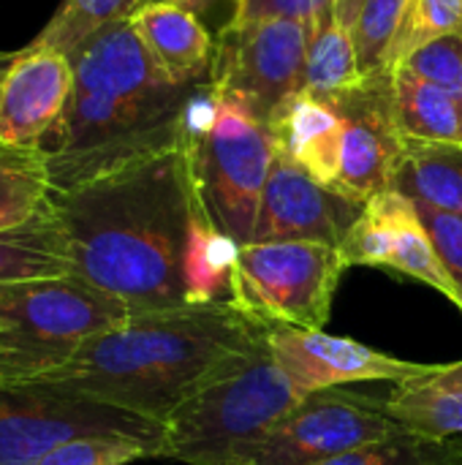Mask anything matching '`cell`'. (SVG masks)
<instances>
[{
  "mask_svg": "<svg viewBox=\"0 0 462 465\" xmlns=\"http://www.w3.org/2000/svg\"><path fill=\"white\" fill-rule=\"evenodd\" d=\"M71 275L131 313L188 305L185 251L202 210L188 147H174L68 191H52Z\"/></svg>",
  "mask_w": 462,
  "mask_h": 465,
  "instance_id": "cell-1",
  "label": "cell"
},
{
  "mask_svg": "<svg viewBox=\"0 0 462 465\" xmlns=\"http://www.w3.org/2000/svg\"><path fill=\"white\" fill-rule=\"evenodd\" d=\"M267 338L270 322L231 300L133 313L33 384L166 425L193 395L261 357Z\"/></svg>",
  "mask_w": 462,
  "mask_h": 465,
  "instance_id": "cell-2",
  "label": "cell"
},
{
  "mask_svg": "<svg viewBox=\"0 0 462 465\" xmlns=\"http://www.w3.org/2000/svg\"><path fill=\"white\" fill-rule=\"evenodd\" d=\"M71 63L74 93L65 117L41 150L52 191L185 144V112L196 84L172 82L131 19L90 38Z\"/></svg>",
  "mask_w": 462,
  "mask_h": 465,
  "instance_id": "cell-3",
  "label": "cell"
},
{
  "mask_svg": "<svg viewBox=\"0 0 462 465\" xmlns=\"http://www.w3.org/2000/svg\"><path fill=\"white\" fill-rule=\"evenodd\" d=\"M128 316L120 300L71 272L0 286V381L33 384L49 376Z\"/></svg>",
  "mask_w": 462,
  "mask_h": 465,
  "instance_id": "cell-4",
  "label": "cell"
},
{
  "mask_svg": "<svg viewBox=\"0 0 462 465\" xmlns=\"http://www.w3.org/2000/svg\"><path fill=\"white\" fill-rule=\"evenodd\" d=\"M302 401L305 395L267 349L240 373L182 403L163 425L158 458L188 465H237Z\"/></svg>",
  "mask_w": 462,
  "mask_h": 465,
  "instance_id": "cell-5",
  "label": "cell"
},
{
  "mask_svg": "<svg viewBox=\"0 0 462 465\" xmlns=\"http://www.w3.org/2000/svg\"><path fill=\"white\" fill-rule=\"evenodd\" d=\"M199 202L234 242H253L261 193L278 155V134L242 101L218 93L212 123L185 139Z\"/></svg>",
  "mask_w": 462,
  "mask_h": 465,
  "instance_id": "cell-6",
  "label": "cell"
},
{
  "mask_svg": "<svg viewBox=\"0 0 462 465\" xmlns=\"http://www.w3.org/2000/svg\"><path fill=\"white\" fill-rule=\"evenodd\" d=\"M346 270L332 245L248 242L234 264L231 302L264 322L324 330Z\"/></svg>",
  "mask_w": 462,
  "mask_h": 465,
  "instance_id": "cell-7",
  "label": "cell"
},
{
  "mask_svg": "<svg viewBox=\"0 0 462 465\" xmlns=\"http://www.w3.org/2000/svg\"><path fill=\"white\" fill-rule=\"evenodd\" d=\"M82 436H123L161 455L163 425L41 384L0 381V465H35L49 450Z\"/></svg>",
  "mask_w": 462,
  "mask_h": 465,
  "instance_id": "cell-8",
  "label": "cell"
},
{
  "mask_svg": "<svg viewBox=\"0 0 462 465\" xmlns=\"http://www.w3.org/2000/svg\"><path fill=\"white\" fill-rule=\"evenodd\" d=\"M308 35L305 19L229 22L215 44L210 87L272 123L294 95L305 93Z\"/></svg>",
  "mask_w": 462,
  "mask_h": 465,
  "instance_id": "cell-9",
  "label": "cell"
},
{
  "mask_svg": "<svg viewBox=\"0 0 462 465\" xmlns=\"http://www.w3.org/2000/svg\"><path fill=\"white\" fill-rule=\"evenodd\" d=\"M406 430L387 411V398L346 387L308 395L237 465H321L362 444Z\"/></svg>",
  "mask_w": 462,
  "mask_h": 465,
  "instance_id": "cell-10",
  "label": "cell"
},
{
  "mask_svg": "<svg viewBox=\"0 0 462 465\" xmlns=\"http://www.w3.org/2000/svg\"><path fill=\"white\" fill-rule=\"evenodd\" d=\"M343 117L340 174L335 191L368 204L392 191L395 169L403 158V134L392 106V71L368 76L359 87L329 101Z\"/></svg>",
  "mask_w": 462,
  "mask_h": 465,
  "instance_id": "cell-11",
  "label": "cell"
},
{
  "mask_svg": "<svg viewBox=\"0 0 462 465\" xmlns=\"http://www.w3.org/2000/svg\"><path fill=\"white\" fill-rule=\"evenodd\" d=\"M340 253L349 267H378L414 278L460 308V294L436 253L417 204L398 191H384L362 207Z\"/></svg>",
  "mask_w": 462,
  "mask_h": 465,
  "instance_id": "cell-12",
  "label": "cell"
},
{
  "mask_svg": "<svg viewBox=\"0 0 462 465\" xmlns=\"http://www.w3.org/2000/svg\"><path fill=\"white\" fill-rule=\"evenodd\" d=\"M267 343L278 368L305 398L359 381L400 384L428 371V365L392 357L351 338L327 335L324 330H302L270 322Z\"/></svg>",
  "mask_w": 462,
  "mask_h": 465,
  "instance_id": "cell-13",
  "label": "cell"
},
{
  "mask_svg": "<svg viewBox=\"0 0 462 465\" xmlns=\"http://www.w3.org/2000/svg\"><path fill=\"white\" fill-rule=\"evenodd\" d=\"M362 207L313 180L278 147L261 193L253 242H321L340 248Z\"/></svg>",
  "mask_w": 462,
  "mask_h": 465,
  "instance_id": "cell-14",
  "label": "cell"
},
{
  "mask_svg": "<svg viewBox=\"0 0 462 465\" xmlns=\"http://www.w3.org/2000/svg\"><path fill=\"white\" fill-rule=\"evenodd\" d=\"M74 93V63L54 49L14 52L0 79V144L44 150Z\"/></svg>",
  "mask_w": 462,
  "mask_h": 465,
  "instance_id": "cell-15",
  "label": "cell"
},
{
  "mask_svg": "<svg viewBox=\"0 0 462 465\" xmlns=\"http://www.w3.org/2000/svg\"><path fill=\"white\" fill-rule=\"evenodd\" d=\"M131 25L172 82L193 87L202 76H210L215 44L191 8L166 0H147L131 16Z\"/></svg>",
  "mask_w": 462,
  "mask_h": 465,
  "instance_id": "cell-16",
  "label": "cell"
},
{
  "mask_svg": "<svg viewBox=\"0 0 462 465\" xmlns=\"http://www.w3.org/2000/svg\"><path fill=\"white\" fill-rule=\"evenodd\" d=\"M272 128L280 150L291 155L313 180L335 191L343 147L340 112L329 101L300 93L275 114Z\"/></svg>",
  "mask_w": 462,
  "mask_h": 465,
  "instance_id": "cell-17",
  "label": "cell"
},
{
  "mask_svg": "<svg viewBox=\"0 0 462 465\" xmlns=\"http://www.w3.org/2000/svg\"><path fill=\"white\" fill-rule=\"evenodd\" d=\"M387 411L406 430L428 439L462 436V360L428 365L425 373L392 384Z\"/></svg>",
  "mask_w": 462,
  "mask_h": 465,
  "instance_id": "cell-18",
  "label": "cell"
},
{
  "mask_svg": "<svg viewBox=\"0 0 462 465\" xmlns=\"http://www.w3.org/2000/svg\"><path fill=\"white\" fill-rule=\"evenodd\" d=\"M392 191L411 202L462 215V147L403 136Z\"/></svg>",
  "mask_w": 462,
  "mask_h": 465,
  "instance_id": "cell-19",
  "label": "cell"
},
{
  "mask_svg": "<svg viewBox=\"0 0 462 465\" xmlns=\"http://www.w3.org/2000/svg\"><path fill=\"white\" fill-rule=\"evenodd\" d=\"M68 272V242L54 215L52 199L49 207L27 223L0 232V286L38 278H60Z\"/></svg>",
  "mask_w": 462,
  "mask_h": 465,
  "instance_id": "cell-20",
  "label": "cell"
},
{
  "mask_svg": "<svg viewBox=\"0 0 462 465\" xmlns=\"http://www.w3.org/2000/svg\"><path fill=\"white\" fill-rule=\"evenodd\" d=\"M392 106L403 136L462 147V98L457 95L395 65Z\"/></svg>",
  "mask_w": 462,
  "mask_h": 465,
  "instance_id": "cell-21",
  "label": "cell"
},
{
  "mask_svg": "<svg viewBox=\"0 0 462 465\" xmlns=\"http://www.w3.org/2000/svg\"><path fill=\"white\" fill-rule=\"evenodd\" d=\"M308 52H305V93L321 101H332L365 82L351 35L340 25L335 5L308 19Z\"/></svg>",
  "mask_w": 462,
  "mask_h": 465,
  "instance_id": "cell-22",
  "label": "cell"
},
{
  "mask_svg": "<svg viewBox=\"0 0 462 465\" xmlns=\"http://www.w3.org/2000/svg\"><path fill=\"white\" fill-rule=\"evenodd\" d=\"M240 242L223 234L204 207L196 213L188 251H185V300L188 305H210L223 302L226 294L231 300L234 264L240 256Z\"/></svg>",
  "mask_w": 462,
  "mask_h": 465,
  "instance_id": "cell-23",
  "label": "cell"
},
{
  "mask_svg": "<svg viewBox=\"0 0 462 465\" xmlns=\"http://www.w3.org/2000/svg\"><path fill=\"white\" fill-rule=\"evenodd\" d=\"M408 0H338L335 14L351 44L357 49V60L362 76L389 74V52L400 22L406 16Z\"/></svg>",
  "mask_w": 462,
  "mask_h": 465,
  "instance_id": "cell-24",
  "label": "cell"
},
{
  "mask_svg": "<svg viewBox=\"0 0 462 465\" xmlns=\"http://www.w3.org/2000/svg\"><path fill=\"white\" fill-rule=\"evenodd\" d=\"M144 3L147 0H63L30 46L54 49L71 60L90 38L112 25L128 22Z\"/></svg>",
  "mask_w": 462,
  "mask_h": 465,
  "instance_id": "cell-25",
  "label": "cell"
},
{
  "mask_svg": "<svg viewBox=\"0 0 462 465\" xmlns=\"http://www.w3.org/2000/svg\"><path fill=\"white\" fill-rule=\"evenodd\" d=\"M49 199L52 185L41 150L0 144V232L35 218Z\"/></svg>",
  "mask_w": 462,
  "mask_h": 465,
  "instance_id": "cell-26",
  "label": "cell"
},
{
  "mask_svg": "<svg viewBox=\"0 0 462 465\" xmlns=\"http://www.w3.org/2000/svg\"><path fill=\"white\" fill-rule=\"evenodd\" d=\"M321 465H462V441L428 439L411 430H400Z\"/></svg>",
  "mask_w": 462,
  "mask_h": 465,
  "instance_id": "cell-27",
  "label": "cell"
},
{
  "mask_svg": "<svg viewBox=\"0 0 462 465\" xmlns=\"http://www.w3.org/2000/svg\"><path fill=\"white\" fill-rule=\"evenodd\" d=\"M462 33V0H408L389 52V71L422 44Z\"/></svg>",
  "mask_w": 462,
  "mask_h": 465,
  "instance_id": "cell-28",
  "label": "cell"
},
{
  "mask_svg": "<svg viewBox=\"0 0 462 465\" xmlns=\"http://www.w3.org/2000/svg\"><path fill=\"white\" fill-rule=\"evenodd\" d=\"M142 458H155V450L123 436H82L49 450L35 465H131Z\"/></svg>",
  "mask_w": 462,
  "mask_h": 465,
  "instance_id": "cell-29",
  "label": "cell"
},
{
  "mask_svg": "<svg viewBox=\"0 0 462 465\" xmlns=\"http://www.w3.org/2000/svg\"><path fill=\"white\" fill-rule=\"evenodd\" d=\"M398 65L462 98V33L441 35V38L422 44Z\"/></svg>",
  "mask_w": 462,
  "mask_h": 465,
  "instance_id": "cell-30",
  "label": "cell"
},
{
  "mask_svg": "<svg viewBox=\"0 0 462 465\" xmlns=\"http://www.w3.org/2000/svg\"><path fill=\"white\" fill-rule=\"evenodd\" d=\"M417 204V213L436 245V253L441 259V264L447 267L457 294H460V313H462V215L455 213H444L428 204Z\"/></svg>",
  "mask_w": 462,
  "mask_h": 465,
  "instance_id": "cell-31",
  "label": "cell"
},
{
  "mask_svg": "<svg viewBox=\"0 0 462 465\" xmlns=\"http://www.w3.org/2000/svg\"><path fill=\"white\" fill-rule=\"evenodd\" d=\"M338 0H237V11L231 22H256V19H310L319 11L335 5Z\"/></svg>",
  "mask_w": 462,
  "mask_h": 465,
  "instance_id": "cell-32",
  "label": "cell"
},
{
  "mask_svg": "<svg viewBox=\"0 0 462 465\" xmlns=\"http://www.w3.org/2000/svg\"><path fill=\"white\" fill-rule=\"evenodd\" d=\"M166 3H177V5H185V8H199V5H207V3H215V0H166Z\"/></svg>",
  "mask_w": 462,
  "mask_h": 465,
  "instance_id": "cell-33",
  "label": "cell"
},
{
  "mask_svg": "<svg viewBox=\"0 0 462 465\" xmlns=\"http://www.w3.org/2000/svg\"><path fill=\"white\" fill-rule=\"evenodd\" d=\"M11 60H14V54H0V79H3L5 68L11 65Z\"/></svg>",
  "mask_w": 462,
  "mask_h": 465,
  "instance_id": "cell-34",
  "label": "cell"
}]
</instances>
